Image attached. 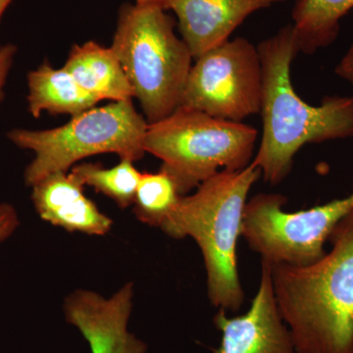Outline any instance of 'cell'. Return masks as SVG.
Here are the masks:
<instances>
[{
  "label": "cell",
  "mask_w": 353,
  "mask_h": 353,
  "mask_svg": "<svg viewBox=\"0 0 353 353\" xmlns=\"http://www.w3.org/2000/svg\"><path fill=\"white\" fill-rule=\"evenodd\" d=\"M12 0H0V19H1L2 15H3L4 11Z\"/></svg>",
  "instance_id": "cell-22"
},
{
  "label": "cell",
  "mask_w": 353,
  "mask_h": 353,
  "mask_svg": "<svg viewBox=\"0 0 353 353\" xmlns=\"http://www.w3.org/2000/svg\"><path fill=\"white\" fill-rule=\"evenodd\" d=\"M132 101H116L73 116L63 126L50 130L14 129L7 138L34 157L25 170L30 187L59 172H68L85 158L115 153L121 159L138 161L145 154L148 123Z\"/></svg>",
  "instance_id": "cell-6"
},
{
  "label": "cell",
  "mask_w": 353,
  "mask_h": 353,
  "mask_svg": "<svg viewBox=\"0 0 353 353\" xmlns=\"http://www.w3.org/2000/svg\"><path fill=\"white\" fill-rule=\"evenodd\" d=\"M28 81V110L39 118L44 111L73 116L94 108L99 101L88 94L66 69H54L48 61L30 71Z\"/></svg>",
  "instance_id": "cell-14"
},
{
  "label": "cell",
  "mask_w": 353,
  "mask_h": 353,
  "mask_svg": "<svg viewBox=\"0 0 353 353\" xmlns=\"http://www.w3.org/2000/svg\"><path fill=\"white\" fill-rule=\"evenodd\" d=\"M259 139L255 128L179 106L168 117L148 124L145 152L162 161L181 196L222 170L252 163Z\"/></svg>",
  "instance_id": "cell-5"
},
{
  "label": "cell",
  "mask_w": 353,
  "mask_h": 353,
  "mask_svg": "<svg viewBox=\"0 0 353 353\" xmlns=\"http://www.w3.org/2000/svg\"><path fill=\"white\" fill-rule=\"evenodd\" d=\"M134 3L137 4H152V6H160L162 7H164L166 6L167 2L169 1V0H134Z\"/></svg>",
  "instance_id": "cell-21"
},
{
  "label": "cell",
  "mask_w": 353,
  "mask_h": 353,
  "mask_svg": "<svg viewBox=\"0 0 353 353\" xmlns=\"http://www.w3.org/2000/svg\"><path fill=\"white\" fill-rule=\"evenodd\" d=\"M288 0H169L179 31L194 59L229 41L243 21L261 9Z\"/></svg>",
  "instance_id": "cell-11"
},
{
  "label": "cell",
  "mask_w": 353,
  "mask_h": 353,
  "mask_svg": "<svg viewBox=\"0 0 353 353\" xmlns=\"http://www.w3.org/2000/svg\"><path fill=\"white\" fill-rule=\"evenodd\" d=\"M16 52H17V46L14 44H6L0 48V102L3 99V90L6 87L7 77L12 67Z\"/></svg>",
  "instance_id": "cell-19"
},
{
  "label": "cell",
  "mask_w": 353,
  "mask_h": 353,
  "mask_svg": "<svg viewBox=\"0 0 353 353\" xmlns=\"http://www.w3.org/2000/svg\"><path fill=\"white\" fill-rule=\"evenodd\" d=\"M132 299V283L109 299L78 290L65 301V317L81 332L92 353H145L148 345L128 329Z\"/></svg>",
  "instance_id": "cell-10"
},
{
  "label": "cell",
  "mask_w": 353,
  "mask_h": 353,
  "mask_svg": "<svg viewBox=\"0 0 353 353\" xmlns=\"http://www.w3.org/2000/svg\"><path fill=\"white\" fill-rule=\"evenodd\" d=\"M83 187L90 185L104 196L110 197L120 208L134 203L141 173L131 160L121 159L112 168L102 165L83 163L72 167L70 172Z\"/></svg>",
  "instance_id": "cell-16"
},
{
  "label": "cell",
  "mask_w": 353,
  "mask_h": 353,
  "mask_svg": "<svg viewBox=\"0 0 353 353\" xmlns=\"http://www.w3.org/2000/svg\"><path fill=\"white\" fill-rule=\"evenodd\" d=\"M194 60L180 106L234 122L260 113L262 66L257 46L245 38L229 39Z\"/></svg>",
  "instance_id": "cell-8"
},
{
  "label": "cell",
  "mask_w": 353,
  "mask_h": 353,
  "mask_svg": "<svg viewBox=\"0 0 353 353\" xmlns=\"http://www.w3.org/2000/svg\"><path fill=\"white\" fill-rule=\"evenodd\" d=\"M64 68L97 101H132L134 90L111 48L95 41L74 46Z\"/></svg>",
  "instance_id": "cell-13"
},
{
  "label": "cell",
  "mask_w": 353,
  "mask_h": 353,
  "mask_svg": "<svg viewBox=\"0 0 353 353\" xmlns=\"http://www.w3.org/2000/svg\"><path fill=\"white\" fill-rule=\"evenodd\" d=\"M213 321L221 333L215 353H297L276 303L267 262L261 261L259 287L248 311L231 317L219 309Z\"/></svg>",
  "instance_id": "cell-9"
},
{
  "label": "cell",
  "mask_w": 353,
  "mask_h": 353,
  "mask_svg": "<svg viewBox=\"0 0 353 353\" xmlns=\"http://www.w3.org/2000/svg\"><path fill=\"white\" fill-rule=\"evenodd\" d=\"M180 196L168 174L161 170L141 173L134 196V213L141 222L160 228Z\"/></svg>",
  "instance_id": "cell-17"
},
{
  "label": "cell",
  "mask_w": 353,
  "mask_h": 353,
  "mask_svg": "<svg viewBox=\"0 0 353 353\" xmlns=\"http://www.w3.org/2000/svg\"><path fill=\"white\" fill-rule=\"evenodd\" d=\"M262 66L261 141L252 163L264 181L278 185L289 176L303 145L353 137V95L327 97L319 105L303 101L290 68L301 52L292 25L257 46Z\"/></svg>",
  "instance_id": "cell-1"
},
{
  "label": "cell",
  "mask_w": 353,
  "mask_h": 353,
  "mask_svg": "<svg viewBox=\"0 0 353 353\" xmlns=\"http://www.w3.org/2000/svg\"><path fill=\"white\" fill-rule=\"evenodd\" d=\"M336 75L353 85V43L334 69Z\"/></svg>",
  "instance_id": "cell-20"
},
{
  "label": "cell",
  "mask_w": 353,
  "mask_h": 353,
  "mask_svg": "<svg viewBox=\"0 0 353 353\" xmlns=\"http://www.w3.org/2000/svg\"><path fill=\"white\" fill-rule=\"evenodd\" d=\"M283 194H259L248 201L241 236L271 265L306 266L326 254L334 228L353 209L352 194L305 210L289 212Z\"/></svg>",
  "instance_id": "cell-7"
},
{
  "label": "cell",
  "mask_w": 353,
  "mask_h": 353,
  "mask_svg": "<svg viewBox=\"0 0 353 353\" xmlns=\"http://www.w3.org/2000/svg\"><path fill=\"white\" fill-rule=\"evenodd\" d=\"M260 176L252 163L241 170L218 172L194 194L181 196L160 226L172 238L194 239L203 257L209 301L227 312H238L245 303L238 243L248 194Z\"/></svg>",
  "instance_id": "cell-3"
},
{
  "label": "cell",
  "mask_w": 353,
  "mask_h": 353,
  "mask_svg": "<svg viewBox=\"0 0 353 353\" xmlns=\"http://www.w3.org/2000/svg\"><path fill=\"white\" fill-rule=\"evenodd\" d=\"M32 201L41 219L90 236H104L113 221L85 196L83 185L67 172L48 176L32 185Z\"/></svg>",
  "instance_id": "cell-12"
},
{
  "label": "cell",
  "mask_w": 353,
  "mask_h": 353,
  "mask_svg": "<svg viewBox=\"0 0 353 353\" xmlns=\"http://www.w3.org/2000/svg\"><path fill=\"white\" fill-rule=\"evenodd\" d=\"M166 9L152 4L120 8L111 48L139 99L148 124L168 117L182 101L192 53L175 32Z\"/></svg>",
  "instance_id": "cell-4"
},
{
  "label": "cell",
  "mask_w": 353,
  "mask_h": 353,
  "mask_svg": "<svg viewBox=\"0 0 353 353\" xmlns=\"http://www.w3.org/2000/svg\"><path fill=\"white\" fill-rule=\"evenodd\" d=\"M329 241L331 252L314 263L269 264L274 297L297 353H353V209Z\"/></svg>",
  "instance_id": "cell-2"
},
{
  "label": "cell",
  "mask_w": 353,
  "mask_h": 353,
  "mask_svg": "<svg viewBox=\"0 0 353 353\" xmlns=\"http://www.w3.org/2000/svg\"><path fill=\"white\" fill-rule=\"evenodd\" d=\"M352 9L353 0H296L292 25L301 52L313 54L331 46Z\"/></svg>",
  "instance_id": "cell-15"
},
{
  "label": "cell",
  "mask_w": 353,
  "mask_h": 353,
  "mask_svg": "<svg viewBox=\"0 0 353 353\" xmlns=\"http://www.w3.org/2000/svg\"><path fill=\"white\" fill-rule=\"evenodd\" d=\"M19 224L15 208L9 203H0V243L12 236Z\"/></svg>",
  "instance_id": "cell-18"
}]
</instances>
